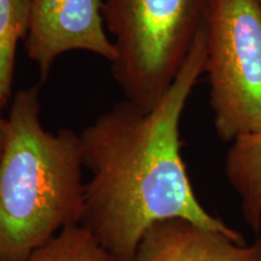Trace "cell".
Here are the masks:
<instances>
[{
	"instance_id": "obj_8",
	"label": "cell",
	"mask_w": 261,
	"mask_h": 261,
	"mask_svg": "<svg viewBox=\"0 0 261 261\" xmlns=\"http://www.w3.org/2000/svg\"><path fill=\"white\" fill-rule=\"evenodd\" d=\"M29 17L31 0H0V115L11 97L16 52L27 37Z\"/></svg>"
},
{
	"instance_id": "obj_5",
	"label": "cell",
	"mask_w": 261,
	"mask_h": 261,
	"mask_svg": "<svg viewBox=\"0 0 261 261\" xmlns=\"http://www.w3.org/2000/svg\"><path fill=\"white\" fill-rule=\"evenodd\" d=\"M24 48L38 64L41 83L64 52L89 51L110 63L117 55L104 31L102 0H31Z\"/></svg>"
},
{
	"instance_id": "obj_6",
	"label": "cell",
	"mask_w": 261,
	"mask_h": 261,
	"mask_svg": "<svg viewBox=\"0 0 261 261\" xmlns=\"http://www.w3.org/2000/svg\"><path fill=\"white\" fill-rule=\"evenodd\" d=\"M132 261H261V234L242 243L188 219H163L146 228Z\"/></svg>"
},
{
	"instance_id": "obj_10",
	"label": "cell",
	"mask_w": 261,
	"mask_h": 261,
	"mask_svg": "<svg viewBox=\"0 0 261 261\" xmlns=\"http://www.w3.org/2000/svg\"><path fill=\"white\" fill-rule=\"evenodd\" d=\"M8 132H9L8 117L0 115V161H2L3 155H4L6 140H8Z\"/></svg>"
},
{
	"instance_id": "obj_3",
	"label": "cell",
	"mask_w": 261,
	"mask_h": 261,
	"mask_svg": "<svg viewBox=\"0 0 261 261\" xmlns=\"http://www.w3.org/2000/svg\"><path fill=\"white\" fill-rule=\"evenodd\" d=\"M208 0H106L113 76L126 100L149 112L167 92L205 22Z\"/></svg>"
},
{
	"instance_id": "obj_11",
	"label": "cell",
	"mask_w": 261,
	"mask_h": 261,
	"mask_svg": "<svg viewBox=\"0 0 261 261\" xmlns=\"http://www.w3.org/2000/svg\"><path fill=\"white\" fill-rule=\"evenodd\" d=\"M257 2H259V3H260V4H261V0H257Z\"/></svg>"
},
{
	"instance_id": "obj_7",
	"label": "cell",
	"mask_w": 261,
	"mask_h": 261,
	"mask_svg": "<svg viewBox=\"0 0 261 261\" xmlns=\"http://www.w3.org/2000/svg\"><path fill=\"white\" fill-rule=\"evenodd\" d=\"M225 175L254 233L261 232V132L237 137L225 160Z\"/></svg>"
},
{
	"instance_id": "obj_9",
	"label": "cell",
	"mask_w": 261,
	"mask_h": 261,
	"mask_svg": "<svg viewBox=\"0 0 261 261\" xmlns=\"http://www.w3.org/2000/svg\"><path fill=\"white\" fill-rule=\"evenodd\" d=\"M22 261H113L84 225L65 227Z\"/></svg>"
},
{
	"instance_id": "obj_2",
	"label": "cell",
	"mask_w": 261,
	"mask_h": 261,
	"mask_svg": "<svg viewBox=\"0 0 261 261\" xmlns=\"http://www.w3.org/2000/svg\"><path fill=\"white\" fill-rule=\"evenodd\" d=\"M40 85L19 90L0 161V261H22L81 223L85 184L80 135L40 121Z\"/></svg>"
},
{
	"instance_id": "obj_4",
	"label": "cell",
	"mask_w": 261,
	"mask_h": 261,
	"mask_svg": "<svg viewBox=\"0 0 261 261\" xmlns=\"http://www.w3.org/2000/svg\"><path fill=\"white\" fill-rule=\"evenodd\" d=\"M207 60L211 107L225 142L261 132V4L208 0Z\"/></svg>"
},
{
	"instance_id": "obj_1",
	"label": "cell",
	"mask_w": 261,
	"mask_h": 261,
	"mask_svg": "<svg viewBox=\"0 0 261 261\" xmlns=\"http://www.w3.org/2000/svg\"><path fill=\"white\" fill-rule=\"evenodd\" d=\"M205 60L204 22L177 77L151 110L123 100L81 132V156L91 178L85 184L80 224L113 261H132L146 228L171 218L246 242L242 233L202 207L181 158V114Z\"/></svg>"
}]
</instances>
